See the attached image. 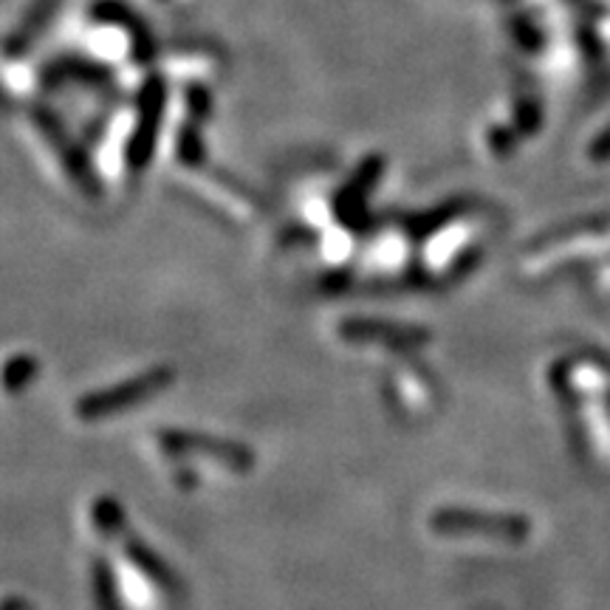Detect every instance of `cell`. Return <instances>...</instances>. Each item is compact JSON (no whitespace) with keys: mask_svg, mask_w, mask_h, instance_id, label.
<instances>
[{"mask_svg":"<svg viewBox=\"0 0 610 610\" xmlns=\"http://www.w3.org/2000/svg\"><path fill=\"white\" fill-rule=\"evenodd\" d=\"M162 102H164V89L162 80H151L145 85V94H142V125L136 127L131 142V151H127V162H131L133 170H142L147 162H151L153 142H156L158 122H162Z\"/></svg>","mask_w":610,"mask_h":610,"instance_id":"cell-1","label":"cell"},{"mask_svg":"<svg viewBox=\"0 0 610 610\" xmlns=\"http://www.w3.org/2000/svg\"><path fill=\"white\" fill-rule=\"evenodd\" d=\"M94 14L102 20V23H111V25H122V29H127V32L133 34V49H136V58L138 60H147L153 54V43H151V34H147V29L142 25V20L133 18L131 9H125L122 3H116V0H105V3H96Z\"/></svg>","mask_w":610,"mask_h":610,"instance_id":"cell-2","label":"cell"},{"mask_svg":"<svg viewBox=\"0 0 610 610\" xmlns=\"http://www.w3.org/2000/svg\"><path fill=\"white\" fill-rule=\"evenodd\" d=\"M178 156L184 158V162H198V158L204 156V147L201 142H198V136L193 131H184V136L178 138Z\"/></svg>","mask_w":610,"mask_h":610,"instance_id":"cell-3","label":"cell"}]
</instances>
